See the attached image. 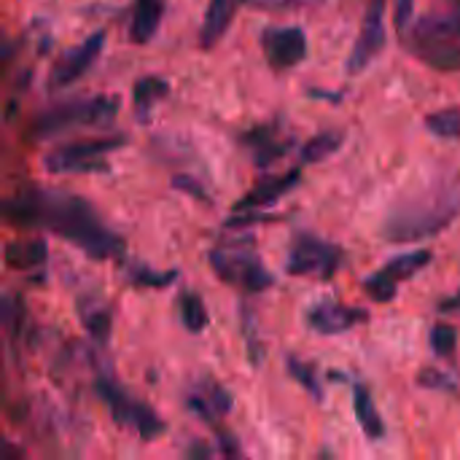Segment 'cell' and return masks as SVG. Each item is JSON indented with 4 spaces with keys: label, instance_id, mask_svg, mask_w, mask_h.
Wrapping results in <instances>:
<instances>
[{
    "label": "cell",
    "instance_id": "cell-1",
    "mask_svg": "<svg viewBox=\"0 0 460 460\" xmlns=\"http://www.w3.org/2000/svg\"><path fill=\"white\" fill-rule=\"evenodd\" d=\"M3 216L16 229H43L59 240H67L94 261L121 259L127 251L124 237L100 218L89 199L62 189L24 186L5 199Z\"/></svg>",
    "mask_w": 460,
    "mask_h": 460
},
{
    "label": "cell",
    "instance_id": "cell-2",
    "mask_svg": "<svg viewBox=\"0 0 460 460\" xmlns=\"http://www.w3.org/2000/svg\"><path fill=\"white\" fill-rule=\"evenodd\" d=\"M460 218L458 181H434L396 199L385 213L380 234L388 243H426Z\"/></svg>",
    "mask_w": 460,
    "mask_h": 460
},
{
    "label": "cell",
    "instance_id": "cell-3",
    "mask_svg": "<svg viewBox=\"0 0 460 460\" xmlns=\"http://www.w3.org/2000/svg\"><path fill=\"white\" fill-rule=\"evenodd\" d=\"M404 49L418 62L439 70L458 73L460 70V0L445 11L423 13L404 32Z\"/></svg>",
    "mask_w": 460,
    "mask_h": 460
},
{
    "label": "cell",
    "instance_id": "cell-4",
    "mask_svg": "<svg viewBox=\"0 0 460 460\" xmlns=\"http://www.w3.org/2000/svg\"><path fill=\"white\" fill-rule=\"evenodd\" d=\"M121 111V100L116 94H92V97H73V100H62L54 102L49 108H43L27 135L30 140H51L59 137L70 129H81V127H108Z\"/></svg>",
    "mask_w": 460,
    "mask_h": 460
},
{
    "label": "cell",
    "instance_id": "cell-5",
    "mask_svg": "<svg viewBox=\"0 0 460 460\" xmlns=\"http://www.w3.org/2000/svg\"><path fill=\"white\" fill-rule=\"evenodd\" d=\"M208 264L218 280L248 294H264L275 286V275L267 270L264 259L253 251L251 240L224 243L210 248Z\"/></svg>",
    "mask_w": 460,
    "mask_h": 460
},
{
    "label": "cell",
    "instance_id": "cell-6",
    "mask_svg": "<svg viewBox=\"0 0 460 460\" xmlns=\"http://www.w3.org/2000/svg\"><path fill=\"white\" fill-rule=\"evenodd\" d=\"M94 394H97L100 402L108 407L113 423L121 426V429H132L143 442H154V439H159V437L167 431V423L162 420V415H159L151 404L135 399V396H132L121 383H116L111 375H100V377L94 380Z\"/></svg>",
    "mask_w": 460,
    "mask_h": 460
},
{
    "label": "cell",
    "instance_id": "cell-7",
    "mask_svg": "<svg viewBox=\"0 0 460 460\" xmlns=\"http://www.w3.org/2000/svg\"><path fill=\"white\" fill-rule=\"evenodd\" d=\"M345 261V251L315 234V232H296L288 245L286 256V272L291 278H318V280H332Z\"/></svg>",
    "mask_w": 460,
    "mask_h": 460
},
{
    "label": "cell",
    "instance_id": "cell-8",
    "mask_svg": "<svg viewBox=\"0 0 460 460\" xmlns=\"http://www.w3.org/2000/svg\"><path fill=\"white\" fill-rule=\"evenodd\" d=\"M127 146L124 135L111 137H92L78 143H65L43 156V167L51 175H84V172H108L111 164L105 156Z\"/></svg>",
    "mask_w": 460,
    "mask_h": 460
},
{
    "label": "cell",
    "instance_id": "cell-9",
    "mask_svg": "<svg viewBox=\"0 0 460 460\" xmlns=\"http://www.w3.org/2000/svg\"><path fill=\"white\" fill-rule=\"evenodd\" d=\"M431 261H434L431 248H415V251L399 253V256L388 259L377 272L367 275L361 288L375 305H391L399 296V286L404 280H412L415 275H420L426 267H431Z\"/></svg>",
    "mask_w": 460,
    "mask_h": 460
},
{
    "label": "cell",
    "instance_id": "cell-10",
    "mask_svg": "<svg viewBox=\"0 0 460 460\" xmlns=\"http://www.w3.org/2000/svg\"><path fill=\"white\" fill-rule=\"evenodd\" d=\"M388 35H385V0H369L361 22V32L353 43V51L345 62L348 73L358 75L364 73L385 49Z\"/></svg>",
    "mask_w": 460,
    "mask_h": 460
},
{
    "label": "cell",
    "instance_id": "cell-11",
    "mask_svg": "<svg viewBox=\"0 0 460 460\" xmlns=\"http://www.w3.org/2000/svg\"><path fill=\"white\" fill-rule=\"evenodd\" d=\"M102 49H105V32L102 30L86 35L81 43H75L73 49H67L54 62V67L49 73V89L51 92H59V89H67L75 81H81L94 67V62L100 59Z\"/></svg>",
    "mask_w": 460,
    "mask_h": 460
},
{
    "label": "cell",
    "instance_id": "cell-12",
    "mask_svg": "<svg viewBox=\"0 0 460 460\" xmlns=\"http://www.w3.org/2000/svg\"><path fill=\"white\" fill-rule=\"evenodd\" d=\"M261 49L275 70H291L307 59V32L302 24H270L261 32Z\"/></svg>",
    "mask_w": 460,
    "mask_h": 460
},
{
    "label": "cell",
    "instance_id": "cell-13",
    "mask_svg": "<svg viewBox=\"0 0 460 460\" xmlns=\"http://www.w3.org/2000/svg\"><path fill=\"white\" fill-rule=\"evenodd\" d=\"M305 321H307V326L315 334L340 337V334H348L356 326L367 323L369 313L364 307H356V305H342V302H334V299H321V302L307 307Z\"/></svg>",
    "mask_w": 460,
    "mask_h": 460
},
{
    "label": "cell",
    "instance_id": "cell-14",
    "mask_svg": "<svg viewBox=\"0 0 460 460\" xmlns=\"http://www.w3.org/2000/svg\"><path fill=\"white\" fill-rule=\"evenodd\" d=\"M305 178V170L302 167H291L286 170L283 175H270V178H261L253 189H248L234 205H232V213H248V210H264V208H272L275 202H280L286 194H291Z\"/></svg>",
    "mask_w": 460,
    "mask_h": 460
},
{
    "label": "cell",
    "instance_id": "cell-15",
    "mask_svg": "<svg viewBox=\"0 0 460 460\" xmlns=\"http://www.w3.org/2000/svg\"><path fill=\"white\" fill-rule=\"evenodd\" d=\"M232 404H234L232 394H229L221 383H216V380H210V377L197 380V383L189 388V394H186V407H189L202 423H208L210 429H216L218 420H221L224 415L232 412Z\"/></svg>",
    "mask_w": 460,
    "mask_h": 460
},
{
    "label": "cell",
    "instance_id": "cell-16",
    "mask_svg": "<svg viewBox=\"0 0 460 460\" xmlns=\"http://www.w3.org/2000/svg\"><path fill=\"white\" fill-rule=\"evenodd\" d=\"M237 140H240V146L248 148L251 159L259 167H270L275 159H283L291 151V146H294V140L280 132V124L278 121L259 124L253 129H245V132L237 135Z\"/></svg>",
    "mask_w": 460,
    "mask_h": 460
},
{
    "label": "cell",
    "instance_id": "cell-17",
    "mask_svg": "<svg viewBox=\"0 0 460 460\" xmlns=\"http://www.w3.org/2000/svg\"><path fill=\"white\" fill-rule=\"evenodd\" d=\"M75 315H78L84 332L94 340V345L105 348L111 342L113 310H111V305L102 296H97V294H81L75 299Z\"/></svg>",
    "mask_w": 460,
    "mask_h": 460
},
{
    "label": "cell",
    "instance_id": "cell-18",
    "mask_svg": "<svg viewBox=\"0 0 460 460\" xmlns=\"http://www.w3.org/2000/svg\"><path fill=\"white\" fill-rule=\"evenodd\" d=\"M167 11V0H135L132 3V16H129V40L135 46H146L154 40V35L162 27Z\"/></svg>",
    "mask_w": 460,
    "mask_h": 460
},
{
    "label": "cell",
    "instance_id": "cell-19",
    "mask_svg": "<svg viewBox=\"0 0 460 460\" xmlns=\"http://www.w3.org/2000/svg\"><path fill=\"white\" fill-rule=\"evenodd\" d=\"M243 3H248V0H210L208 3L202 30H199V46L202 49H216V43H221V38L232 27Z\"/></svg>",
    "mask_w": 460,
    "mask_h": 460
},
{
    "label": "cell",
    "instance_id": "cell-20",
    "mask_svg": "<svg viewBox=\"0 0 460 460\" xmlns=\"http://www.w3.org/2000/svg\"><path fill=\"white\" fill-rule=\"evenodd\" d=\"M170 94V81L162 75H146L137 78L132 86V113L140 124H148L151 113L156 111L159 102H164Z\"/></svg>",
    "mask_w": 460,
    "mask_h": 460
},
{
    "label": "cell",
    "instance_id": "cell-21",
    "mask_svg": "<svg viewBox=\"0 0 460 460\" xmlns=\"http://www.w3.org/2000/svg\"><path fill=\"white\" fill-rule=\"evenodd\" d=\"M49 245L46 240H11L5 245V267L16 272H38L46 270Z\"/></svg>",
    "mask_w": 460,
    "mask_h": 460
},
{
    "label": "cell",
    "instance_id": "cell-22",
    "mask_svg": "<svg viewBox=\"0 0 460 460\" xmlns=\"http://www.w3.org/2000/svg\"><path fill=\"white\" fill-rule=\"evenodd\" d=\"M353 412H356V420H358V429L364 431L367 439L377 442L385 437V420L372 399V391L369 385L364 383H356L353 385Z\"/></svg>",
    "mask_w": 460,
    "mask_h": 460
},
{
    "label": "cell",
    "instance_id": "cell-23",
    "mask_svg": "<svg viewBox=\"0 0 460 460\" xmlns=\"http://www.w3.org/2000/svg\"><path fill=\"white\" fill-rule=\"evenodd\" d=\"M345 143V132L340 129H323V132H315L302 148H299V159H302V167L305 164H321L326 159H332Z\"/></svg>",
    "mask_w": 460,
    "mask_h": 460
},
{
    "label": "cell",
    "instance_id": "cell-24",
    "mask_svg": "<svg viewBox=\"0 0 460 460\" xmlns=\"http://www.w3.org/2000/svg\"><path fill=\"white\" fill-rule=\"evenodd\" d=\"M175 305H178V315H181V323L186 326V332H191V334H202V332L208 329L210 315H208L205 299H202L197 291H191V288L181 291Z\"/></svg>",
    "mask_w": 460,
    "mask_h": 460
},
{
    "label": "cell",
    "instance_id": "cell-25",
    "mask_svg": "<svg viewBox=\"0 0 460 460\" xmlns=\"http://www.w3.org/2000/svg\"><path fill=\"white\" fill-rule=\"evenodd\" d=\"M121 272L137 288H156L159 291V288H167V286H172L178 280L175 270H154V267H148L143 261H127Z\"/></svg>",
    "mask_w": 460,
    "mask_h": 460
},
{
    "label": "cell",
    "instance_id": "cell-26",
    "mask_svg": "<svg viewBox=\"0 0 460 460\" xmlns=\"http://www.w3.org/2000/svg\"><path fill=\"white\" fill-rule=\"evenodd\" d=\"M286 369H288V375H291V380L294 383H299L313 399H323V385H321V375L315 372V367L313 364H307V361H302V358H296V356H288L286 358Z\"/></svg>",
    "mask_w": 460,
    "mask_h": 460
},
{
    "label": "cell",
    "instance_id": "cell-27",
    "mask_svg": "<svg viewBox=\"0 0 460 460\" xmlns=\"http://www.w3.org/2000/svg\"><path fill=\"white\" fill-rule=\"evenodd\" d=\"M426 129L434 132L442 140H458L460 137V108H442L426 116Z\"/></svg>",
    "mask_w": 460,
    "mask_h": 460
},
{
    "label": "cell",
    "instance_id": "cell-28",
    "mask_svg": "<svg viewBox=\"0 0 460 460\" xmlns=\"http://www.w3.org/2000/svg\"><path fill=\"white\" fill-rule=\"evenodd\" d=\"M429 342H431V350L439 358H453L456 350H458V329L450 326V323H437V326H431Z\"/></svg>",
    "mask_w": 460,
    "mask_h": 460
},
{
    "label": "cell",
    "instance_id": "cell-29",
    "mask_svg": "<svg viewBox=\"0 0 460 460\" xmlns=\"http://www.w3.org/2000/svg\"><path fill=\"white\" fill-rule=\"evenodd\" d=\"M24 318H27V315H24V302H22V296L8 294V296L3 299V326H5V332H8L11 340L22 337Z\"/></svg>",
    "mask_w": 460,
    "mask_h": 460
},
{
    "label": "cell",
    "instance_id": "cell-30",
    "mask_svg": "<svg viewBox=\"0 0 460 460\" xmlns=\"http://www.w3.org/2000/svg\"><path fill=\"white\" fill-rule=\"evenodd\" d=\"M418 383H420L423 388H431V391H447V394L456 391L453 377L445 375V372H439V369H423V372L418 375Z\"/></svg>",
    "mask_w": 460,
    "mask_h": 460
},
{
    "label": "cell",
    "instance_id": "cell-31",
    "mask_svg": "<svg viewBox=\"0 0 460 460\" xmlns=\"http://www.w3.org/2000/svg\"><path fill=\"white\" fill-rule=\"evenodd\" d=\"M170 186H172L175 191H183V194H189V197H197L199 202H210V194L205 191V186H202L197 178H191V175H172Z\"/></svg>",
    "mask_w": 460,
    "mask_h": 460
},
{
    "label": "cell",
    "instance_id": "cell-32",
    "mask_svg": "<svg viewBox=\"0 0 460 460\" xmlns=\"http://www.w3.org/2000/svg\"><path fill=\"white\" fill-rule=\"evenodd\" d=\"M216 431V445H218V453L226 456V458H240L243 456V447H240V439L229 431H224L221 426L213 429Z\"/></svg>",
    "mask_w": 460,
    "mask_h": 460
},
{
    "label": "cell",
    "instance_id": "cell-33",
    "mask_svg": "<svg viewBox=\"0 0 460 460\" xmlns=\"http://www.w3.org/2000/svg\"><path fill=\"white\" fill-rule=\"evenodd\" d=\"M412 11H415V0H394V24L399 32H404L410 27Z\"/></svg>",
    "mask_w": 460,
    "mask_h": 460
},
{
    "label": "cell",
    "instance_id": "cell-34",
    "mask_svg": "<svg viewBox=\"0 0 460 460\" xmlns=\"http://www.w3.org/2000/svg\"><path fill=\"white\" fill-rule=\"evenodd\" d=\"M216 453H218V447L202 445V442H197V439L183 450V456H186V458H194V460H208V458H213Z\"/></svg>",
    "mask_w": 460,
    "mask_h": 460
},
{
    "label": "cell",
    "instance_id": "cell-35",
    "mask_svg": "<svg viewBox=\"0 0 460 460\" xmlns=\"http://www.w3.org/2000/svg\"><path fill=\"white\" fill-rule=\"evenodd\" d=\"M251 5H259V8H267V11H288L305 0H248Z\"/></svg>",
    "mask_w": 460,
    "mask_h": 460
},
{
    "label": "cell",
    "instance_id": "cell-36",
    "mask_svg": "<svg viewBox=\"0 0 460 460\" xmlns=\"http://www.w3.org/2000/svg\"><path fill=\"white\" fill-rule=\"evenodd\" d=\"M439 310H442V313H460V294L450 296V299H445Z\"/></svg>",
    "mask_w": 460,
    "mask_h": 460
}]
</instances>
